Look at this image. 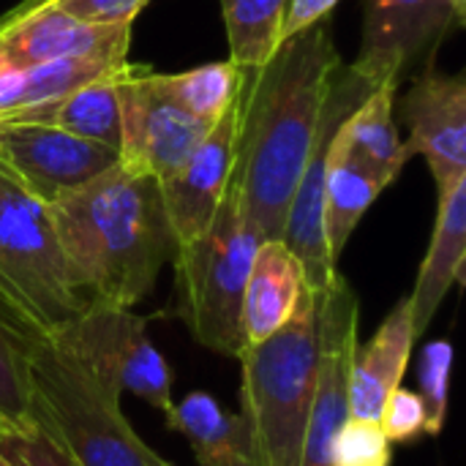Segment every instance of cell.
Instances as JSON below:
<instances>
[{"label":"cell","instance_id":"cell-1","mask_svg":"<svg viewBox=\"0 0 466 466\" xmlns=\"http://www.w3.org/2000/svg\"><path fill=\"white\" fill-rule=\"evenodd\" d=\"M339 66L341 55L325 16L281 41L262 68H243L235 172L262 240H281Z\"/></svg>","mask_w":466,"mask_h":466},{"label":"cell","instance_id":"cell-2","mask_svg":"<svg viewBox=\"0 0 466 466\" xmlns=\"http://www.w3.org/2000/svg\"><path fill=\"white\" fill-rule=\"evenodd\" d=\"M46 213L93 303H142L177 248L158 180L120 164L60 194Z\"/></svg>","mask_w":466,"mask_h":466},{"label":"cell","instance_id":"cell-3","mask_svg":"<svg viewBox=\"0 0 466 466\" xmlns=\"http://www.w3.org/2000/svg\"><path fill=\"white\" fill-rule=\"evenodd\" d=\"M328 289L306 287L292 319L240 352V418L251 466H298L328 341Z\"/></svg>","mask_w":466,"mask_h":466},{"label":"cell","instance_id":"cell-4","mask_svg":"<svg viewBox=\"0 0 466 466\" xmlns=\"http://www.w3.org/2000/svg\"><path fill=\"white\" fill-rule=\"evenodd\" d=\"M30 401L38 434L74 466H172L153 453L131 429L120 390L52 336L27 350Z\"/></svg>","mask_w":466,"mask_h":466},{"label":"cell","instance_id":"cell-5","mask_svg":"<svg viewBox=\"0 0 466 466\" xmlns=\"http://www.w3.org/2000/svg\"><path fill=\"white\" fill-rule=\"evenodd\" d=\"M259 243L238 172H232L210 227L197 240L177 246L172 257L177 317L197 344L235 360L246 350L240 306Z\"/></svg>","mask_w":466,"mask_h":466},{"label":"cell","instance_id":"cell-6","mask_svg":"<svg viewBox=\"0 0 466 466\" xmlns=\"http://www.w3.org/2000/svg\"><path fill=\"white\" fill-rule=\"evenodd\" d=\"M0 295L46 336L60 333L90 309L46 205L0 175Z\"/></svg>","mask_w":466,"mask_h":466},{"label":"cell","instance_id":"cell-7","mask_svg":"<svg viewBox=\"0 0 466 466\" xmlns=\"http://www.w3.org/2000/svg\"><path fill=\"white\" fill-rule=\"evenodd\" d=\"M79 355L98 380L128 390L158 412L172 410V369L147 336V322L131 309L90 303V309L52 336Z\"/></svg>","mask_w":466,"mask_h":466},{"label":"cell","instance_id":"cell-8","mask_svg":"<svg viewBox=\"0 0 466 466\" xmlns=\"http://www.w3.org/2000/svg\"><path fill=\"white\" fill-rule=\"evenodd\" d=\"M120 147L117 164L150 175L156 180L169 177L205 139L213 123H205L186 112L167 90L164 74L147 66L126 63L120 82Z\"/></svg>","mask_w":466,"mask_h":466},{"label":"cell","instance_id":"cell-9","mask_svg":"<svg viewBox=\"0 0 466 466\" xmlns=\"http://www.w3.org/2000/svg\"><path fill=\"white\" fill-rule=\"evenodd\" d=\"M371 90H377V87H371L350 66H344V63L339 66V71L333 74L322 115H319V126L314 134L309 161L303 167V175L295 186V194H292V202L287 210L281 243L300 262L306 287H311V289H325L339 273V265L330 259V251H328L325 216H322V183H325L328 153H330V145H333L341 123L363 104V98Z\"/></svg>","mask_w":466,"mask_h":466},{"label":"cell","instance_id":"cell-10","mask_svg":"<svg viewBox=\"0 0 466 466\" xmlns=\"http://www.w3.org/2000/svg\"><path fill=\"white\" fill-rule=\"evenodd\" d=\"M453 25H464L448 0H363L360 52L350 66L371 87L396 82L412 66H434Z\"/></svg>","mask_w":466,"mask_h":466},{"label":"cell","instance_id":"cell-11","mask_svg":"<svg viewBox=\"0 0 466 466\" xmlns=\"http://www.w3.org/2000/svg\"><path fill=\"white\" fill-rule=\"evenodd\" d=\"M117 164V153L46 126L0 123V175L49 205Z\"/></svg>","mask_w":466,"mask_h":466},{"label":"cell","instance_id":"cell-12","mask_svg":"<svg viewBox=\"0 0 466 466\" xmlns=\"http://www.w3.org/2000/svg\"><path fill=\"white\" fill-rule=\"evenodd\" d=\"M396 109L410 131L407 156H423L437 188L466 175V74H442L426 66Z\"/></svg>","mask_w":466,"mask_h":466},{"label":"cell","instance_id":"cell-13","mask_svg":"<svg viewBox=\"0 0 466 466\" xmlns=\"http://www.w3.org/2000/svg\"><path fill=\"white\" fill-rule=\"evenodd\" d=\"M243 87V85H240ZM240 134V96L210 126L205 139L169 177L158 180L175 246L197 240L213 221L232 180Z\"/></svg>","mask_w":466,"mask_h":466},{"label":"cell","instance_id":"cell-14","mask_svg":"<svg viewBox=\"0 0 466 466\" xmlns=\"http://www.w3.org/2000/svg\"><path fill=\"white\" fill-rule=\"evenodd\" d=\"M131 25L79 22L55 5L19 3L0 19V63L30 68L66 57H128Z\"/></svg>","mask_w":466,"mask_h":466},{"label":"cell","instance_id":"cell-15","mask_svg":"<svg viewBox=\"0 0 466 466\" xmlns=\"http://www.w3.org/2000/svg\"><path fill=\"white\" fill-rule=\"evenodd\" d=\"M358 314L360 303L355 289L341 273H336L328 289V341L322 352L314 410L303 437L298 466H339L336 434L350 418L347 374L352 352L358 347Z\"/></svg>","mask_w":466,"mask_h":466},{"label":"cell","instance_id":"cell-16","mask_svg":"<svg viewBox=\"0 0 466 466\" xmlns=\"http://www.w3.org/2000/svg\"><path fill=\"white\" fill-rule=\"evenodd\" d=\"M415 339L418 336L412 325V300L407 295L390 309L371 341H366L363 347L358 344L352 352L347 374L350 418L380 423L388 396L404 380Z\"/></svg>","mask_w":466,"mask_h":466},{"label":"cell","instance_id":"cell-17","mask_svg":"<svg viewBox=\"0 0 466 466\" xmlns=\"http://www.w3.org/2000/svg\"><path fill=\"white\" fill-rule=\"evenodd\" d=\"M440 191L437 221L420 265L412 300V325L420 339L456 284H464L466 262V175Z\"/></svg>","mask_w":466,"mask_h":466},{"label":"cell","instance_id":"cell-18","mask_svg":"<svg viewBox=\"0 0 466 466\" xmlns=\"http://www.w3.org/2000/svg\"><path fill=\"white\" fill-rule=\"evenodd\" d=\"M306 276L295 254L281 240H262L257 246L240 306V328L246 347L270 339L281 330L300 306Z\"/></svg>","mask_w":466,"mask_h":466},{"label":"cell","instance_id":"cell-19","mask_svg":"<svg viewBox=\"0 0 466 466\" xmlns=\"http://www.w3.org/2000/svg\"><path fill=\"white\" fill-rule=\"evenodd\" d=\"M126 63H120L115 71H109V74L71 90V93H63V96H57L52 101L5 112V115H0V123L57 128V131H66V134L98 142V145L117 153V147H120L117 82H120V74H123Z\"/></svg>","mask_w":466,"mask_h":466},{"label":"cell","instance_id":"cell-20","mask_svg":"<svg viewBox=\"0 0 466 466\" xmlns=\"http://www.w3.org/2000/svg\"><path fill=\"white\" fill-rule=\"evenodd\" d=\"M164 420L191 445L197 466H251V437L240 412H224L210 393L183 396Z\"/></svg>","mask_w":466,"mask_h":466},{"label":"cell","instance_id":"cell-21","mask_svg":"<svg viewBox=\"0 0 466 466\" xmlns=\"http://www.w3.org/2000/svg\"><path fill=\"white\" fill-rule=\"evenodd\" d=\"M396 82L380 85L339 128V145L385 186H390L410 161L396 126Z\"/></svg>","mask_w":466,"mask_h":466},{"label":"cell","instance_id":"cell-22","mask_svg":"<svg viewBox=\"0 0 466 466\" xmlns=\"http://www.w3.org/2000/svg\"><path fill=\"white\" fill-rule=\"evenodd\" d=\"M388 186L374 177L363 164H358L341 145L339 134L330 145L322 183V216H325V238L330 259L339 265L352 232L358 229L366 210L377 202V197Z\"/></svg>","mask_w":466,"mask_h":466},{"label":"cell","instance_id":"cell-23","mask_svg":"<svg viewBox=\"0 0 466 466\" xmlns=\"http://www.w3.org/2000/svg\"><path fill=\"white\" fill-rule=\"evenodd\" d=\"M38 336L46 333L35 328L8 298L0 295V418L19 440L38 437L27 363V350Z\"/></svg>","mask_w":466,"mask_h":466},{"label":"cell","instance_id":"cell-24","mask_svg":"<svg viewBox=\"0 0 466 466\" xmlns=\"http://www.w3.org/2000/svg\"><path fill=\"white\" fill-rule=\"evenodd\" d=\"M126 60L128 57H66L30 68H11L0 63V115L71 93L115 71Z\"/></svg>","mask_w":466,"mask_h":466},{"label":"cell","instance_id":"cell-25","mask_svg":"<svg viewBox=\"0 0 466 466\" xmlns=\"http://www.w3.org/2000/svg\"><path fill=\"white\" fill-rule=\"evenodd\" d=\"M229 38V60L240 68H262L281 44L287 0H221Z\"/></svg>","mask_w":466,"mask_h":466},{"label":"cell","instance_id":"cell-26","mask_svg":"<svg viewBox=\"0 0 466 466\" xmlns=\"http://www.w3.org/2000/svg\"><path fill=\"white\" fill-rule=\"evenodd\" d=\"M164 85L186 112L205 123H216L224 109L240 96L243 68L232 60L205 63L191 71L164 74Z\"/></svg>","mask_w":466,"mask_h":466},{"label":"cell","instance_id":"cell-27","mask_svg":"<svg viewBox=\"0 0 466 466\" xmlns=\"http://www.w3.org/2000/svg\"><path fill=\"white\" fill-rule=\"evenodd\" d=\"M451 369L453 347L448 341H429L418 363L420 399L426 407V434L437 437L445 429L448 418V393H451Z\"/></svg>","mask_w":466,"mask_h":466},{"label":"cell","instance_id":"cell-28","mask_svg":"<svg viewBox=\"0 0 466 466\" xmlns=\"http://www.w3.org/2000/svg\"><path fill=\"white\" fill-rule=\"evenodd\" d=\"M393 445L377 420L347 418L336 434L339 466H390Z\"/></svg>","mask_w":466,"mask_h":466},{"label":"cell","instance_id":"cell-29","mask_svg":"<svg viewBox=\"0 0 466 466\" xmlns=\"http://www.w3.org/2000/svg\"><path fill=\"white\" fill-rule=\"evenodd\" d=\"M380 426H382L385 437L390 440V445H404V442L418 440L420 434H426L423 399L399 385L382 407Z\"/></svg>","mask_w":466,"mask_h":466},{"label":"cell","instance_id":"cell-30","mask_svg":"<svg viewBox=\"0 0 466 466\" xmlns=\"http://www.w3.org/2000/svg\"><path fill=\"white\" fill-rule=\"evenodd\" d=\"M27 5H55L57 11L90 25H134L147 0H22Z\"/></svg>","mask_w":466,"mask_h":466},{"label":"cell","instance_id":"cell-31","mask_svg":"<svg viewBox=\"0 0 466 466\" xmlns=\"http://www.w3.org/2000/svg\"><path fill=\"white\" fill-rule=\"evenodd\" d=\"M341 0H287V14H284V25H281V41L292 38L295 33L311 27L314 22L330 16V11L339 5Z\"/></svg>","mask_w":466,"mask_h":466},{"label":"cell","instance_id":"cell-32","mask_svg":"<svg viewBox=\"0 0 466 466\" xmlns=\"http://www.w3.org/2000/svg\"><path fill=\"white\" fill-rule=\"evenodd\" d=\"M448 3L453 5V11H456V14L461 16V22H464V19H466V0H448Z\"/></svg>","mask_w":466,"mask_h":466},{"label":"cell","instance_id":"cell-33","mask_svg":"<svg viewBox=\"0 0 466 466\" xmlns=\"http://www.w3.org/2000/svg\"><path fill=\"white\" fill-rule=\"evenodd\" d=\"M8 437H14V431H11V429H8V423L0 418V442H3V440H8Z\"/></svg>","mask_w":466,"mask_h":466}]
</instances>
